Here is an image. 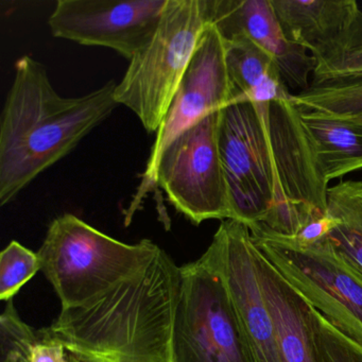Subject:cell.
Wrapping results in <instances>:
<instances>
[{
  "label": "cell",
  "mask_w": 362,
  "mask_h": 362,
  "mask_svg": "<svg viewBox=\"0 0 362 362\" xmlns=\"http://www.w3.org/2000/svg\"><path fill=\"white\" fill-rule=\"evenodd\" d=\"M37 341V330L21 319L13 300H8L0 317V362H33Z\"/></svg>",
  "instance_id": "44dd1931"
},
{
  "label": "cell",
  "mask_w": 362,
  "mask_h": 362,
  "mask_svg": "<svg viewBox=\"0 0 362 362\" xmlns=\"http://www.w3.org/2000/svg\"><path fill=\"white\" fill-rule=\"evenodd\" d=\"M250 232L279 273L330 323L362 344V274L329 239L302 245L262 226Z\"/></svg>",
  "instance_id": "8992f818"
},
{
  "label": "cell",
  "mask_w": 362,
  "mask_h": 362,
  "mask_svg": "<svg viewBox=\"0 0 362 362\" xmlns=\"http://www.w3.org/2000/svg\"><path fill=\"white\" fill-rule=\"evenodd\" d=\"M300 115L313 137L320 168L328 183L361 170L362 127L320 112L300 110Z\"/></svg>",
  "instance_id": "2e32d148"
},
{
  "label": "cell",
  "mask_w": 362,
  "mask_h": 362,
  "mask_svg": "<svg viewBox=\"0 0 362 362\" xmlns=\"http://www.w3.org/2000/svg\"><path fill=\"white\" fill-rule=\"evenodd\" d=\"M315 69L310 86L362 77V11L340 37L311 54Z\"/></svg>",
  "instance_id": "ac0fdd59"
},
{
  "label": "cell",
  "mask_w": 362,
  "mask_h": 362,
  "mask_svg": "<svg viewBox=\"0 0 362 362\" xmlns=\"http://www.w3.org/2000/svg\"><path fill=\"white\" fill-rule=\"evenodd\" d=\"M219 150L233 220L294 237L327 215L329 186L292 99L226 105Z\"/></svg>",
  "instance_id": "6da1fadb"
},
{
  "label": "cell",
  "mask_w": 362,
  "mask_h": 362,
  "mask_svg": "<svg viewBox=\"0 0 362 362\" xmlns=\"http://www.w3.org/2000/svg\"><path fill=\"white\" fill-rule=\"evenodd\" d=\"M209 24L224 40L247 37L268 52L288 88L300 92L310 86L315 58L287 39L271 0H209Z\"/></svg>",
  "instance_id": "7c38bea8"
},
{
  "label": "cell",
  "mask_w": 362,
  "mask_h": 362,
  "mask_svg": "<svg viewBox=\"0 0 362 362\" xmlns=\"http://www.w3.org/2000/svg\"><path fill=\"white\" fill-rule=\"evenodd\" d=\"M114 80L79 97L61 96L45 66L18 59L0 120V204L69 156L117 107Z\"/></svg>",
  "instance_id": "7a4b0ae2"
},
{
  "label": "cell",
  "mask_w": 362,
  "mask_h": 362,
  "mask_svg": "<svg viewBox=\"0 0 362 362\" xmlns=\"http://www.w3.org/2000/svg\"><path fill=\"white\" fill-rule=\"evenodd\" d=\"M37 341L33 347V362H64L66 349L52 338L44 328L37 330Z\"/></svg>",
  "instance_id": "603a6c76"
},
{
  "label": "cell",
  "mask_w": 362,
  "mask_h": 362,
  "mask_svg": "<svg viewBox=\"0 0 362 362\" xmlns=\"http://www.w3.org/2000/svg\"><path fill=\"white\" fill-rule=\"evenodd\" d=\"M255 260L264 298L274 322L279 362H325L313 305L256 245Z\"/></svg>",
  "instance_id": "4fadbf2b"
},
{
  "label": "cell",
  "mask_w": 362,
  "mask_h": 362,
  "mask_svg": "<svg viewBox=\"0 0 362 362\" xmlns=\"http://www.w3.org/2000/svg\"><path fill=\"white\" fill-rule=\"evenodd\" d=\"M221 111L207 114L180 134L163 152L156 171L158 187L196 226L232 219L219 150Z\"/></svg>",
  "instance_id": "ba28073f"
},
{
  "label": "cell",
  "mask_w": 362,
  "mask_h": 362,
  "mask_svg": "<svg viewBox=\"0 0 362 362\" xmlns=\"http://www.w3.org/2000/svg\"><path fill=\"white\" fill-rule=\"evenodd\" d=\"M234 103L226 61V44L219 31L209 24L201 35L194 56L156 132L141 183L127 211L130 220L150 192L158 187L156 171L163 152L180 134L211 112Z\"/></svg>",
  "instance_id": "9c48e42d"
},
{
  "label": "cell",
  "mask_w": 362,
  "mask_h": 362,
  "mask_svg": "<svg viewBox=\"0 0 362 362\" xmlns=\"http://www.w3.org/2000/svg\"><path fill=\"white\" fill-rule=\"evenodd\" d=\"M39 271L41 262L37 253L12 241L0 254V300H12Z\"/></svg>",
  "instance_id": "ffe728a7"
},
{
  "label": "cell",
  "mask_w": 362,
  "mask_h": 362,
  "mask_svg": "<svg viewBox=\"0 0 362 362\" xmlns=\"http://www.w3.org/2000/svg\"><path fill=\"white\" fill-rule=\"evenodd\" d=\"M327 211L336 220L327 238L362 274V181L347 180L328 188Z\"/></svg>",
  "instance_id": "e0dca14e"
},
{
  "label": "cell",
  "mask_w": 362,
  "mask_h": 362,
  "mask_svg": "<svg viewBox=\"0 0 362 362\" xmlns=\"http://www.w3.org/2000/svg\"><path fill=\"white\" fill-rule=\"evenodd\" d=\"M224 40V39H223ZM228 79L235 101L253 105L291 100L274 59L245 37L224 40Z\"/></svg>",
  "instance_id": "9a60e30c"
},
{
  "label": "cell",
  "mask_w": 362,
  "mask_h": 362,
  "mask_svg": "<svg viewBox=\"0 0 362 362\" xmlns=\"http://www.w3.org/2000/svg\"><path fill=\"white\" fill-rule=\"evenodd\" d=\"M334 226H336V220L327 211V215L311 222L292 238L302 245H313L328 237Z\"/></svg>",
  "instance_id": "cb8c5ba5"
},
{
  "label": "cell",
  "mask_w": 362,
  "mask_h": 362,
  "mask_svg": "<svg viewBox=\"0 0 362 362\" xmlns=\"http://www.w3.org/2000/svg\"><path fill=\"white\" fill-rule=\"evenodd\" d=\"M292 103L298 109L334 117L362 115V77L310 86L293 95Z\"/></svg>",
  "instance_id": "d6986e66"
},
{
  "label": "cell",
  "mask_w": 362,
  "mask_h": 362,
  "mask_svg": "<svg viewBox=\"0 0 362 362\" xmlns=\"http://www.w3.org/2000/svg\"><path fill=\"white\" fill-rule=\"evenodd\" d=\"M180 271L173 362H255L219 273L202 256Z\"/></svg>",
  "instance_id": "52a82bcc"
},
{
  "label": "cell",
  "mask_w": 362,
  "mask_h": 362,
  "mask_svg": "<svg viewBox=\"0 0 362 362\" xmlns=\"http://www.w3.org/2000/svg\"><path fill=\"white\" fill-rule=\"evenodd\" d=\"M181 271L160 249L139 273L83 306L62 309L48 334L80 358L173 362Z\"/></svg>",
  "instance_id": "3957f363"
},
{
  "label": "cell",
  "mask_w": 362,
  "mask_h": 362,
  "mask_svg": "<svg viewBox=\"0 0 362 362\" xmlns=\"http://www.w3.org/2000/svg\"><path fill=\"white\" fill-rule=\"evenodd\" d=\"M209 24V0H168L151 42L135 54L115 90L117 105L158 132Z\"/></svg>",
  "instance_id": "5b68a950"
},
{
  "label": "cell",
  "mask_w": 362,
  "mask_h": 362,
  "mask_svg": "<svg viewBox=\"0 0 362 362\" xmlns=\"http://www.w3.org/2000/svg\"><path fill=\"white\" fill-rule=\"evenodd\" d=\"M342 119L349 120V122H353V124L362 127V115L355 116V117H345L342 118Z\"/></svg>",
  "instance_id": "484cf974"
},
{
  "label": "cell",
  "mask_w": 362,
  "mask_h": 362,
  "mask_svg": "<svg viewBox=\"0 0 362 362\" xmlns=\"http://www.w3.org/2000/svg\"><path fill=\"white\" fill-rule=\"evenodd\" d=\"M315 321L325 362H362L361 343L330 323L315 308Z\"/></svg>",
  "instance_id": "7402d4cb"
},
{
  "label": "cell",
  "mask_w": 362,
  "mask_h": 362,
  "mask_svg": "<svg viewBox=\"0 0 362 362\" xmlns=\"http://www.w3.org/2000/svg\"><path fill=\"white\" fill-rule=\"evenodd\" d=\"M168 0H59L48 18L58 39L110 48L130 61L151 42Z\"/></svg>",
  "instance_id": "30bf717a"
},
{
  "label": "cell",
  "mask_w": 362,
  "mask_h": 362,
  "mask_svg": "<svg viewBox=\"0 0 362 362\" xmlns=\"http://www.w3.org/2000/svg\"><path fill=\"white\" fill-rule=\"evenodd\" d=\"M271 5L287 39L310 54L340 37L360 11L355 0H271Z\"/></svg>",
  "instance_id": "5bb4252c"
},
{
  "label": "cell",
  "mask_w": 362,
  "mask_h": 362,
  "mask_svg": "<svg viewBox=\"0 0 362 362\" xmlns=\"http://www.w3.org/2000/svg\"><path fill=\"white\" fill-rule=\"evenodd\" d=\"M64 362H83L80 359L78 356L75 354L71 353V351H66V355H65Z\"/></svg>",
  "instance_id": "d4e9b609"
},
{
  "label": "cell",
  "mask_w": 362,
  "mask_h": 362,
  "mask_svg": "<svg viewBox=\"0 0 362 362\" xmlns=\"http://www.w3.org/2000/svg\"><path fill=\"white\" fill-rule=\"evenodd\" d=\"M202 257L223 279L255 362H279L274 322L260 284L250 228L237 220H222Z\"/></svg>",
  "instance_id": "8fae6325"
},
{
  "label": "cell",
  "mask_w": 362,
  "mask_h": 362,
  "mask_svg": "<svg viewBox=\"0 0 362 362\" xmlns=\"http://www.w3.org/2000/svg\"><path fill=\"white\" fill-rule=\"evenodd\" d=\"M80 359L83 362H107L103 361V360L94 359V358H80Z\"/></svg>",
  "instance_id": "4316f807"
},
{
  "label": "cell",
  "mask_w": 362,
  "mask_h": 362,
  "mask_svg": "<svg viewBox=\"0 0 362 362\" xmlns=\"http://www.w3.org/2000/svg\"><path fill=\"white\" fill-rule=\"evenodd\" d=\"M160 247L143 239L116 240L73 214L52 220L37 255L41 271L60 298L62 309L76 308L130 279Z\"/></svg>",
  "instance_id": "277c9868"
}]
</instances>
